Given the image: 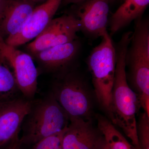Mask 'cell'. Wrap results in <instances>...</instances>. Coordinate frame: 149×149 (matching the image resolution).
I'll list each match as a JSON object with an SVG mask.
<instances>
[{
    "label": "cell",
    "mask_w": 149,
    "mask_h": 149,
    "mask_svg": "<svg viewBox=\"0 0 149 149\" xmlns=\"http://www.w3.org/2000/svg\"><path fill=\"white\" fill-rule=\"evenodd\" d=\"M133 32L123 33L116 49L115 74L112 91L109 120L121 129L136 149H140L137 132V118L141 108L138 95L128 83L126 76L125 55Z\"/></svg>",
    "instance_id": "cell-1"
},
{
    "label": "cell",
    "mask_w": 149,
    "mask_h": 149,
    "mask_svg": "<svg viewBox=\"0 0 149 149\" xmlns=\"http://www.w3.org/2000/svg\"><path fill=\"white\" fill-rule=\"evenodd\" d=\"M125 55L127 80L138 95L141 107L149 109V22L136 19Z\"/></svg>",
    "instance_id": "cell-2"
},
{
    "label": "cell",
    "mask_w": 149,
    "mask_h": 149,
    "mask_svg": "<svg viewBox=\"0 0 149 149\" xmlns=\"http://www.w3.org/2000/svg\"><path fill=\"white\" fill-rule=\"evenodd\" d=\"M69 121L68 115L51 93L39 100L33 101L22 125L19 142L23 146H33L63 130Z\"/></svg>",
    "instance_id": "cell-3"
},
{
    "label": "cell",
    "mask_w": 149,
    "mask_h": 149,
    "mask_svg": "<svg viewBox=\"0 0 149 149\" xmlns=\"http://www.w3.org/2000/svg\"><path fill=\"white\" fill-rule=\"evenodd\" d=\"M54 75L51 93L69 118L93 121V98L85 77L74 67Z\"/></svg>",
    "instance_id": "cell-4"
},
{
    "label": "cell",
    "mask_w": 149,
    "mask_h": 149,
    "mask_svg": "<svg viewBox=\"0 0 149 149\" xmlns=\"http://www.w3.org/2000/svg\"><path fill=\"white\" fill-rule=\"evenodd\" d=\"M102 38L100 44L91 51L87 64L96 99L109 119L115 74L116 49L108 32Z\"/></svg>",
    "instance_id": "cell-5"
},
{
    "label": "cell",
    "mask_w": 149,
    "mask_h": 149,
    "mask_svg": "<svg viewBox=\"0 0 149 149\" xmlns=\"http://www.w3.org/2000/svg\"><path fill=\"white\" fill-rule=\"evenodd\" d=\"M0 54L12 70L20 93L24 97L32 100L37 92L39 75L32 57L7 44L1 36Z\"/></svg>",
    "instance_id": "cell-6"
},
{
    "label": "cell",
    "mask_w": 149,
    "mask_h": 149,
    "mask_svg": "<svg viewBox=\"0 0 149 149\" xmlns=\"http://www.w3.org/2000/svg\"><path fill=\"white\" fill-rule=\"evenodd\" d=\"M80 31L79 21L74 15H63L53 18L38 37L26 47L30 55L78 39Z\"/></svg>",
    "instance_id": "cell-7"
},
{
    "label": "cell",
    "mask_w": 149,
    "mask_h": 149,
    "mask_svg": "<svg viewBox=\"0 0 149 149\" xmlns=\"http://www.w3.org/2000/svg\"><path fill=\"white\" fill-rule=\"evenodd\" d=\"M33 101L23 96L0 102V149L19 136Z\"/></svg>",
    "instance_id": "cell-8"
},
{
    "label": "cell",
    "mask_w": 149,
    "mask_h": 149,
    "mask_svg": "<svg viewBox=\"0 0 149 149\" xmlns=\"http://www.w3.org/2000/svg\"><path fill=\"white\" fill-rule=\"evenodd\" d=\"M81 44L78 39L32 55L40 70L55 75L74 67Z\"/></svg>",
    "instance_id": "cell-9"
},
{
    "label": "cell",
    "mask_w": 149,
    "mask_h": 149,
    "mask_svg": "<svg viewBox=\"0 0 149 149\" xmlns=\"http://www.w3.org/2000/svg\"><path fill=\"white\" fill-rule=\"evenodd\" d=\"M63 0H47L36 6L22 29L18 33L5 40L10 45L17 47L29 42L43 32Z\"/></svg>",
    "instance_id": "cell-10"
},
{
    "label": "cell",
    "mask_w": 149,
    "mask_h": 149,
    "mask_svg": "<svg viewBox=\"0 0 149 149\" xmlns=\"http://www.w3.org/2000/svg\"><path fill=\"white\" fill-rule=\"evenodd\" d=\"M108 0H85L81 3L76 17L80 31L89 38L102 37L107 32L109 13Z\"/></svg>",
    "instance_id": "cell-11"
},
{
    "label": "cell",
    "mask_w": 149,
    "mask_h": 149,
    "mask_svg": "<svg viewBox=\"0 0 149 149\" xmlns=\"http://www.w3.org/2000/svg\"><path fill=\"white\" fill-rule=\"evenodd\" d=\"M105 139L93 121L70 118L63 139V149H100Z\"/></svg>",
    "instance_id": "cell-12"
},
{
    "label": "cell",
    "mask_w": 149,
    "mask_h": 149,
    "mask_svg": "<svg viewBox=\"0 0 149 149\" xmlns=\"http://www.w3.org/2000/svg\"><path fill=\"white\" fill-rule=\"evenodd\" d=\"M36 6L26 0H8L0 18V36L5 40L18 33Z\"/></svg>",
    "instance_id": "cell-13"
},
{
    "label": "cell",
    "mask_w": 149,
    "mask_h": 149,
    "mask_svg": "<svg viewBox=\"0 0 149 149\" xmlns=\"http://www.w3.org/2000/svg\"><path fill=\"white\" fill-rule=\"evenodd\" d=\"M149 4V0H124L109 22L111 35H114L132 21L141 17Z\"/></svg>",
    "instance_id": "cell-14"
},
{
    "label": "cell",
    "mask_w": 149,
    "mask_h": 149,
    "mask_svg": "<svg viewBox=\"0 0 149 149\" xmlns=\"http://www.w3.org/2000/svg\"><path fill=\"white\" fill-rule=\"evenodd\" d=\"M96 118L97 128L104 136L110 149H136L107 118L97 114Z\"/></svg>",
    "instance_id": "cell-15"
},
{
    "label": "cell",
    "mask_w": 149,
    "mask_h": 149,
    "mask_svg": "<svg viewBox=\"0 0 149 149\" xmlns=\"http://www.w3.org/2000/svg\"><path fill=\"white\" fill-rule=\"evenodd\" d=\"M19 92L13 72L0 54V102L17 97Z\"/></svg>",
    "instance_id": "cell-16"
},
{
    "label": "cell",
    "mask_w": 149,
    "mask_h": 149,
    "mask_svg": "<svg viewBox=\"0 0 149 149\" xmlns=\"http://www.w3.org/2000/svg\"><path fill=\"white\" fill-rule=\"evenodd\" d=\"M137 132L140 149H149V116L145 112L137 121Z\"/></svg>",
    "instance_id": "cell-17"
},
{
    "label": "cell",
    "mask_w": 149,
    "mask_h": 149,
    "mask_svg": "<svg viewBox=\"0 0 149 149\" xmlns=\"http://www.w3.org/2000/svg\"><path fill=\"white\" fill-rule=\"evenodd\" d=\"M42 139L32 146V149H63V139L66 128Z\"/></svg>",
    "instance_id": "cell-18"
},
{
    "label": "cell",
    "mask_w": 149,
    "mask_h": 149,
    "mask_svg": "<svg viewBox=\"0 0 149 149\" xmlns=\"http://www.w3.org/2000/svg\"><path fill=\"white\" fill-rule=\"evenodd\" d=\"M19 136H17L8 144L6 149H24L19 141Z\"/></svg>",
    "instance_id": "cell-19"
},
{
    "label": "cell",
    "mask_w": 149,
    "mask_h": 149,
    "mask_svg": "<svg viewBox=\"0 0 149 149\" xmlns=\"http://www.w3.org/2000/svg\"><path fill=\"white\" fill-rule=\"evenodd\" d=\"M85 0H63L62 2L65 4H80L85 1Z\"/></svg>",
    "instance_id": "cell-20"
},
{
    "label": "cell",
    "mask_w": 149,
    "mask_h": 149,
    "mask_svg": "<svg viewBox=\"0 0 149 149\" xmlns=\"http://www.w3.org/2000/svg\"><path fill=\"white\" fill-rule=\"evenodd\" d=\"M7 1L8 0H0V18L5 8Z\"/></svg>",
    "instance_id": "cell-21"
},
{
    "label": "cell",
    "mask_w": 149,
    "mask_h": 149,
    "mask_svg": "<svg viewBox=\"0 0 149 149\" xmlns=\"http://www.w3.org/2000/svg\"><path fill=\"white\" fill-rule=\"evenodd\" d=\"M26 1L31 2L33 3L37 6V4L40 5V4L42 3L47 1V0H26Z\"/></svg>",
    "instance_id": "cell-22"
},
{
    "label": "cell",
    "mask_w": 149,
    "mask_h": 149,
    "mask_svg": "<svg viewBox=\"0 0 149 149\" xmlns=\"http://www.w3.org/2000/svg\"><path fill=\"white\" fill-rule=\"evenodd\" d=\"M100 149H110L109 147L108 146L105 140L104 143L103 144L102 146Z\"/></svg>",
    "instance_id": "cell-23"
},
{
    "label": "cell",
    "mask_w": 149,
    "mask_h": 149,
    "mask_svg": "<svg viewBox=\"0 0 149 149\" xmlns=\"http://www.w3.org/2000/svg\"><path fill=\"white\" fill-rule=\"evenodd\" d=\"M114 0H108L109 1V3L111 2L112 1H113Z\"/></svg>",
    "instance_id": "cell-24"
}]
</instances>
